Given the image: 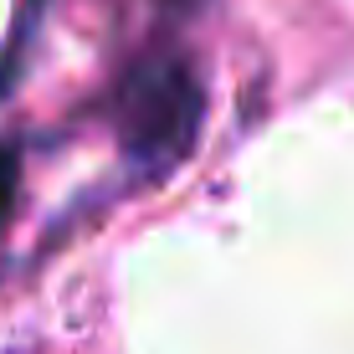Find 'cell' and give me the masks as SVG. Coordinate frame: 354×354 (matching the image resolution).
Instances as JSON below:
<instances>
[{"instance_id":"6da1fadb","label":"cell","mask_w":354,"mask_h":354,"mask_svg":"<svg viewBox=\"0 0 354 354\" xmlns=\"http://www.w3.org/2000/svg\"><path fill=\"white\" fill-rule=\"evenodd\" d=\"M201 113H205V93L180 57H144V62H133L113 97L124 154L149 180L169 175L190 154L195 133H201Z\"/></svg>"},{"instance_id":"7a4b0ae2","label":"cell","mask_w":354,"mask_h":354,"mask_svg":"<svg viewBox=\"0 0 354 354\" xmlns=\"http://www.w3.org/2000/svg\"><path fill=\"white\" fill-rule=\"evenodd\" d=\"M10 205H16V154L0 149V226L10 221Z\"/></svg>"},{"instance_id":"3957f363","label":"cell","mask_w":354,"mask_h":354,"mask_svg":"<svg viewBox=\"0 0 354 354\" xmlns=\"http://www.w3.org/2000/svg\"><path fill=\"white\" fill-rule=\"evenodd\" d=\"M169 6H185V10H190V6H201V0H169Z\"/></svg>"}]
</instances>
